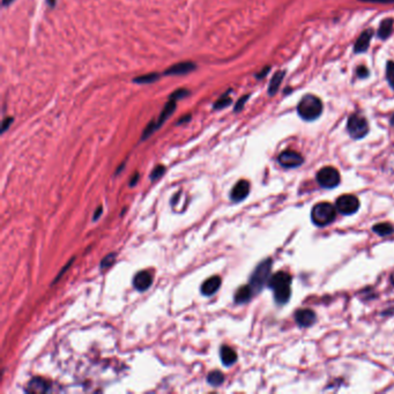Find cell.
Instances as JSON below:
<instances>
[{
    "instance_id": "cell-23",
    "label": "cell",
    "mask_w": 394,
    "mask_h": 394,
    "mask_svg": "<svg viewBox=\"0 0 394 394\" xmlns=\"http://www.w3.org/2000/svg\"><path fill=\"white\" fill-rule=\"evenodd\" d=\"M160 78V75L158 73H149V74H145L141 76H138V78L134 79V82L141 83V85H147V83H152L156 81Z\"/></svg>"
},
{
    "instance_id": "cell-1",
    "label": "cell",
    "mask_w": 394,
    "mask_h": 394,
    "mask_svg": "<svg viewBox=\"0 0 394 394\" xmlns=\"http://www.w3.org/2000/svg\"><path fill=\"white\" fill-rule=\"evenodd\" d=\"M291 276L286 272H278L268 280V287L274 291V300L278 304H286L289 301Z\"/></svg>"
},
{
    "instance_id": "cell-8",
    "label": "cell",
    "mask_w": 394,
    "mask_h": 394,
    "mask_svg": "<svg viewBox=\"0 0 394 394\" xmlns=\"http://www.w3.org/2000/svg\"><path fill=\"white\" fill-rule=\"evenodd\" d=\"M304 162V159L301 154L294 151H284L279 156V163L284 168H297Z\"/></svg>"
},
{
    "instance_id": "cell-14",
    "label": "cell",
    "mask_w": 394,
    "mask_h": 394,
    "mask_svg": "<svg viewBox=\"0 0 394 394\" xmlns=\"http://www.w3.org/2000/svg\"><path fill=\"white\" fill-rule=\"evenodd\" d=\"M372 36H374V31H372L371 29H368V30L363 31L362 34L360 35L359 39L356 41L355 45H354V51H355L356 53L366 52L368 47L370 45Z\"/></svg>"
},
{
    "instance_id": "cell-27",
    "label": "cell",
    "mask_w": 394,
    "mask_h": 394,
    "mask_svg": "<svg viewBox=\"0 0 394 394\" xmlns=\"http://www.w3.org/2000/svg\"><path fill=\"white\" fill-rule=\"evenodd\" d=\"M164 173H166V167H163V166H158V167L155 168L154 170L152 171V174H151V180H152V181L159 180L160 177H162V176H163Z\"/></svg>"
},
{
    "instance_id": "cell-22",
    "label": "cell",
    "mask_w": 394,
    "mask_h": 394,
    "mask_svg": "<svg viewBox=\"0 0 394 394\" xmlns=\"http://www.w3.org/2000/svg\"><path fill=\"white\" fill-rule=\"evenodd\" d=\"M207 382L211 386H220L224 382V375L221 371L214 370L207 376Z\"/></svg>"
},
{
    "instance_id": "cell-7",
    "label": "cell",
    "mask_w": 394,
    "mask_h": 394,
    "mask_svg": "<svg viewBox=\"0 0 394 394\" xmlns=\"http://www.w3.org/2000/svg\"><path fill=\"white\" fill-rule=\"evenodd\" d=\"M337 209L339 213L344 215H353L355 214L360 208V201L355 196L345 195L339 197L337 199Z\"/></svg>"
},
{
    "instance_id": "cell-18",
    "label": "cell",
    "mask_w": 394,
    "mask_h": 394,
    "mask_svg": "<svg viewBox=\"0 0 394 394\" xmlns=\"http://www.w3.org/2000/svg\"><path fill=\"white\" fill-rule=\"evenodd\" d=\"M252 295H253V290L251 289L250 284H247V286H243L236 291L235 302L237 303V304H243V303L249 302L251 300V297H252Z\"/></svg>"
},
{
    "instance_id": "cell-39",
    "label": "cell",
    "mask_w": 394,
    "mask_h": 394,
    "mask_svg": "<svg viewBox=\"0 0 394 394\" xmlns=\"http://www.w3.org/2000/svg\"><path fill=\"white\" fill-rule=\"evenodd\" d=\"M391 124H392V125H394V115H393V117L391 118Z\"/></svg>"
},
{
    "instance_id": "cell-2",
    "label": "cell",
    "mask_w": 394,
    "mask_h": 394,
    "mask_svg": "<svg viewBox=\"0 0 394 394\" xmlns=\"http://www.w3.org/2000/svg\"><path fill=\"white\" fill-rule=\"evenodd\" d=\"M323 102L316 95L306 94L301 98L297 105V112L302 119L312 122L319 118L323 112Z\"/></svg>"
},
{
    "instance_id": "cell-16",
    "label": "cell",
    "mask_w": 394,
    "mask_h": 394,
    "mask_svg": "<svg viewBox=\"0 0 394 394\" xmlns=\"http://www.w3.org/2000/svg\"><path fill=\"white\" fill-rule=\"evenodd\" d=\"M176 108H177V104H176V101L175 100H171L169 103H167V105L163 109V111L161 112V115H160V118L158 119V122H153L154 123L155 130H158L162 126V124L166 122V120L169 118L171 115L174 114V111L176 110Z\"/></svg>"
},
{
    "instance_id": "cell-13",
    "label": "cell",
    "mask_w": 394,
    "mask_h": 394,
    "mask_svg": "<svg viewBox=\"0 0 394 394\" xmlns=\"http://www.w3.org/2000/svg\"><path fill=\"white\" fill-rule=\"evenodd\" d=\"M196 70V65L191 63V61H183V63L175 64L173 66L168 68L164 72V74L167 75H183L188 74V73Z\"/></svg>"
},
{
    "instance_id": "cell-19",
    "label": "cell",
    "mask_w": 394,
    "mask_h": 394,
    "mask_svg": "<svg viewBox=\"0 0 394 394\" xmlns=\"http://www.w3.org/2000/svg\"><path fill=\"white\" fill-rule=\"evenodd\" d=\"M393 25H394V20L392 17H388V19H385L383 22L379 25V29H378V37L381 39H388L390 37V35L392 34V30H393Z\"/></svg>"
},
{
    "instance_id": "cell-24",
    "label": "cell",
    "mask_w": 394,
    "mask_h": 394,
    "mask_svg": "<svg viewBox=\"0 0 394 394\" xmlns=\"http://www.w3.org/2000/svg\"><path fill=\"white\" fill-rule=\"evenodd\" d=\"M231 102H232L231 97L229 96V93H227V94H224L222 97L218 98V100L216 101V103H215V105H214V109H216V110H221V109H224V108H227L228 105H230Z\"/></svg>"
},
{
    "instance_id": "cell-37",
    "label": "cell",
    "mask_w": 394,
    "mask_h": 394,
    "mask_svg": "<svg viewBox=\"0 0 394 394\" xmlns=\"http://www.w3.org/2000/svg\"><path fill=\"white\" fill-rule=\"evenodd\" d=\"M46 2L49 3L50 6H54V3H56V0H46Z\"/></svg>"
},
{
    "instance_id": "cell-30",
    "label": "cell",
    "mask_w": 394,
    "mask_h": 394,
    "mask_svg": "<svg viewBox=\"0 0 394 394\" xmlns=\"http://www.w3.org/2000/svg\"><path fill=\"white\" fill-rule=\"evenodd\" d=\"M249 97H250V95H245V96H243L242 98H239V100L237 101L236 105H235V111L242 110L243 107H244V104H245V102L249 100Z\"/></svg>"
},
{
    "instance_id": "cell-6",
    "label": "cell",
    "mask_w": 394,
    "mask_h": 394,
    "mask_svg": "<svg viewBox=\"0 0 394 394\" xmlns=\"http://www.w3.org/2000/svg\"><path fill=\"white\" fill-rule=\"evenodd\" d=\"M317 182L324 189H334L340 184V174L333 167H325L317 174Z\"/></svg>"
},
{
    "instance_id": "cell-12",
    "label": "cell",
    "mask_w": 394,
    "mask_h": 394,
    "mask_svg": "<svg viewBox=\"0 0 394 394\" xmlns=\"http://www.w3.org/2000/svg\"><path fill=\"white\" fill-rule=\"evenodd\" d=\"M51 389V385L49 382H46L45 379L43 378H32L30 382L28 383V386L27 389H25V391L28 393H36V394H39V393H46L49 392Z\"/></svg>"
},
{
    "instance_id": "cell-20",
    "label": "cell",
    "mask_w": 394,
    "mask_h": 394,
    "mask_svg": "<svg viewBox=\"0 0 394 394\" xmlns=\"http://www.w3.org/2000/svg\"><path fill=\"white\" fill-rule=\"evenodd\" d=\"M284 74H286V72L284 71H279V72H276L274 75H273V78H272L271 82H269V86H268V94L269 95H275V93L278 92L281 82H282V80L284 78Z\"/></svg>"
},
{
    "instance_id": "cell-10",
    "label": "cell",
    "mask_w": 394,
    "mask_h": 394,
    "mask_svg": "<svg viewBox=\"0 0 394 394\" xmlns=\"http://www.w3.org/2000/svg\"><path fill=\"white\" fill-rule=\"evenodd\" d=\"M153 283V274L148 271L138 272L133 279V286L137 290L146 291Z\"/></svg>"
},
{
    "instance_id": "cell-21",
    "label": "cell",
    "mask_w": 394,
    "mask_h": 394,
    "mask_svg": "<svg viewBox=\"0 0 394 394\" xmlns=\"http://www.w3.org/2000/svg\"><path fill=\"white\" fill-rule=\"evenodd\" d=\"M372 230H374V232L377 233V235L385 237V236H389L394 232V227L390 223H378V224L374 225Z\"/></svg>"
},
{
    "instance_id": "cell-11",
    "label": "cell",
    "mask_w": 394,
    "mask_h": 394,
    "mask_svg": "<svg viewBox=\"0 0 394 394\" xmlns=\"http://www.w3.org/2000/svg\"><path fill=\"white\" fill-rule=\"evenodd\" d=\"M249 193H250V183L245 180H242L232 188L230 198L232 201L238 202L245 199L246 197L249 196Z\"/></svg>"
},
{
    "instance_id": "cell-38",
    "label": "cell",
    "mask_w": 394,
    "mask_h": 394,
    "mask_svg": "<svg viewBox=\"0 0 394 394\" xmlns=\"http://www.w3.org/2000/svg\"><path fill=\"white\" fill-rule=\"evenodd\" d=\"M391 282L394 284V271H393V273L391 274Z\"/></svg>"
},
{
    "instance_id": "cell-36",
    "label": "cell",
    "mask_w": 394,
    "mask_h": 394,
    "mask_svg": "<svg viewBox=\"0 0 394 394\" xmlns=\"http://www.w3.org/2000/svg\"><path fill=\"white\" fill-rule=\"evenodd\" d=\"M13 1L14 0H2V5L7 6V5H9V3H12Z\"/></svg>"
},
{
    "instance_id": "cell-17",
    "label": "cell",
    "mask_w": 394,
    "mask_h": 394,
    "mask_svg": "<svg viewBox=\"0 0 394 394\" xmlns=\"http://www.w3.org/2000/svg\"><path fill=\"white\" fill-rule=\"evenodd\" d=\"M221 361L225 367H230L232 364L236 363L237 361V354L232 348L228 347V346H223L221 348Z\"/></svg>"
},
{
    "instance_id": "cell-3",
    "label": "cell",
    "mask_w": 394,
    "mask_h": 394,
    "mask_svg": "<svg viewBox=\"0 0 394 394\" xmlns=\"http://www.w3.org/2000/svg\"><path fill=\"white\" fill-rule=\"evenodd\" d=\"M272 269V260L271 259H266V260L261 261L260 264L257 266V268L254 269L250 279V287L253 290V294L260 293L262 288L266 283H268L269 274H271Z\"/></svg>"
},
{
    "instance_id": "cell-25",
    "label": "cell",
    "mask_w": 394,
    "mask_h": 394,
    "mask_svg": "<svg viewBox=\"0 0 394 394\" xmlns=\"http://www.w3.org/2000/svg\"><path fill=\"white\" fill-rule=\"evenodd\" d=\"M386 79L391 86V88L394 89V63L393 61H389L386 65Z\"/></svg>"
},
{
    "instance_id": "cell-5",
    "label": "cell",
    "mask_w": 394,
    "mask_h": 394,
    "mask_svg": "<svg viewBox=\"0 0 394 394\" xmlns=\"http://www.w3.org/2000/svg\"><path fill=\"white\" fill-rule=\"evenodd\" d=\"M347 131L353 139H362L369 132V124L364 117L359 114H354L348 118Z\"/></svg>"
},
{
    "instance_id": "cell-15",
    "label": "cell",
    "mask_w": 394,
    "mask_h": 394,
    "mask_svg": "<svg viewBox=\"0 0 394 394\" xmlns=\"http://www.w3.org/2000/svg\"><path fill=\"white\" fill-rule=\"evenodd\" d=\"M220 287H221L220 276H211V278L206 280L205 282L202 283L200 290H201V294L205 295V296H211V295H214L218 289H220Z\"/></svg>"
},
{
    "instance_id": "cell-9",
    "label": "cell",
    "mask_w": 394,
    "mask_h": 394,
    "mask_svg": "<svg viewBox=\"0 0 394 394\" xmlns=\"http://www.w3.org/2000/svg\"><path fill=\"white\" fill-rule=\"evenodd\" d=\"M316 319L317 316L312 310L302 309V310H297L296 313H295V320H296L298 326L301 327L312 326V325L316 323Z\"/></svg>"
},
{
    "instance_id": "cell-28",
    "label": "cell",
    "mask_w": 394,
    "mask_h": 394,
    "mask_svg": "<svg viewBox=\"0 0 394 394\" xmlns=\"http://www.w3.org/2000/svg\"><path fill=\"white\" fill-rule=\"evenodd\" d=\"M188 95H189V90L178 89V90H176V92L173 93V95H171V96H170V100L177 101V100H180V98H183L185 96H188Z\"/></svg>"
},
{
    "instance_id": "cell-34",
    "label": "cell",
    "mask_w": 394,
    "mask_h": 394,
    "mask_svg": "<svg viewBox=\"0 0 394 394\" xmlns=\"http://www.w3.org/2000/svg\"><path fill=\"white\" fill-rule=\"evenodd\" d=\"M103 213V208H102V207H98L97 208V210L95 211V214H94V220L96 221V220H98V217H100V215Z\"/></svg>"
},
{
    "instance_id": "cell-32",
    "label": "cell",
    "mask_w": 394,
    "mask_h": 394,
    "mask_svg": "<svg viewBox=\"0 0 394 394\" xmlns=\"http://www.w3.org/2000/svg\"><path fill=\"white\" fill-rule=\"evenodd\" d=\"M12 122H13V118H6L5 120H3V122H2V129H1L2 132H5V131L8 129V126L10 125V124H12Z\"/></svg>"
},
{
    "instance_id": "cell-35",
    "label": "cell",
    "mask_w": 394,
    "mask_h": 394,
    "mask_svg": "<svg viewBox=\"0 0 394 394\" xmlns=\"http://www.w3.org/2000/svg\"><path fill=\"white\" fill-rule=\"evenodd\" d=\"M138 180H139V174H136L134 175V176L132 177V180H131V182H130V185L131 186H134L137 184V182H138Z\"/></svg>"
},
{
    "instance_id": "cell-33",
    "label": "cell",
    "mask_w": 394,
    "mask_h": 394,
    "mask_svg": "<svg viewBox=\"0 0 394 394\" xmlns=\"http://www.w3.org/2000/svg\"><path fill=\"white\" fill-rule=\"evenodd\" d=\"M269 70H271V67H266L265 70H262L260 73H258L257 79H262V78H264V76H266V74H267V73L269 72Z\"/></svg>"
},
{
    "instance_id": "cell-31",
    "label": "cell",
    "mask_w": 394,
    "mask_h": 394,
    "mask_svg": "<svg viewBox=\"0 0 394 394\" xmlns=\"http://www.w3.org/2000/svg\"><path fill=\"white\" fill-rule=\"evenodd\" d=\"M362 1L374 3H394V0H362Z\"/></svg>"
},
{
    "instance_id": "cell-26",
    "label": "cell",
    "mask_w": 394,
    "mask_h": 394,
    "mask_svg": "<svg viewBox=\"0 0 394 394\" xmlns=\"http://www.w3.org/2000/svg\"><path fill=\"white\" fill-rule=\"evenodd\" d=\"M116 260V254L112 253V254H108L107 257H105L103 260L101 261V268L102 269H105V268H109L111 267L112 265H114V262Z\"/></svg>"
},
{
    "instance_id": "cell-29",
    "label": "cell",
    "mask_w": 394,
    "mask_h": 394,
    "mask_svg": "<svg viewBox=\"0 0 394 394\" xmlns=\"http://www.w3.org/2000/svg\"><path fill=\"white\" fill-rule=\"evenodd\" d=\"M356 75L359 76L361 79H364V78H368L369 76V70L366 66H360L359 68L356 70Z\"/></svg>"
},
{
    "instance_id": "cell-4",
    "label": "cell",
    "mask_w": 394,
    "mask_h": 394,
    "mask_svg": "<svg viewBox=\"0 0 394 394\" xmlns=\"http://www.w3.org/2000/svg\"><path fill=\"white\" fill-rule=\"evenodd\" d=\"M337 216V209L328 202H319L313 207L311 211L312 222L318 227H325L332 223Z\"/></svg>"
}]
</instances>
